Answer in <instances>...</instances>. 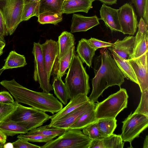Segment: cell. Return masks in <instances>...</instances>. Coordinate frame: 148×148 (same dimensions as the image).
<instances>
[{
  "instance_id": "1",
  "label": "cell",
  "mask_w": 148,
  "mask_h": 148,
  "mask_svg": "<svg viewBox=\"0 0 148 148\" xmlns=\"http://www.w3.org/2000/svg\"><path fill=\"white\" fill-rule=\"evenodd\" d=\"M0 84L8 90L18 103L25 104L53 114L63 108L61 102L53 94L29 90L17 83L14 79L3 80Z\"/></svg>"
},
{
  "instance_id": "2",
  "label": "cell",
  "mask_w": 148,
  "mask_h": 148,
  "mask_svg": "<svg viewBox=\"0 0 148 148\" xmlns=\"http://www.w3.org/2000/svg\"><path fill=\"white\" fill-rule=\"evenodd\" d=\"M100 66L92 80V90L88 97L94 102L103 91L110 86L117 85L121 87L124 82L125 77L117 65L112 54L106 49L101 50Z\"/></svg>"
},
{
  "instance_id": "3",
  "label": "cell",
  "mask_w": 148,
  "mask_h": 148,
  "mask_svg": "<svg viewBox=\"0 0 148 148\" xmlns=\"http://www.w3.org/2000/svg\"><path fill=\"white\" fill-rule=\"evenodd\" d=\"M89 80L82 62L75 52L65 79L70 99L80 94L87 95L90 90Z\"/></svg>"
},
{
  "instance_id": "4",
  "label": "cell",
  "mask_w": 148,
  "mask_h": 148,
  "mask_svg": "<svg viewBox=\"0 0 148 148\" xmlns=\"http://www.w3.org/2000/svg\"><path fill=\"white\" fill-rule=\"evenodd\" d=\"M50 117V116L45 112L18 103L15 110L5 120L16 123L29 131L40 127Z\"/></svg>"
},
{
  "instance_id": "5",
  "label": "cell",
  "mask_w": 148,
  "mask_h": 148,
  "mask_svg": "<svg viewBox=\"0 0 148 148\" xmlns=\"http://www.w3.org/2000/svg\"><path fill=\"white\" fill-rule=\"evenodd\" d=\"M128 97L126 89L121 88L103 101L98 102L95 108L96 119L106 118H116L120 112L127 107Z\"/></svg>"
},
{
  "instance_id": "6",
  "label": "cell",
  "mask_w": 148,
  "mask_h": 148,
  "mask_svg": "<svg viewBox=\"0 0 148 148\" xmlns=\"http://www.w3.org/2000/svg\"><path fill=\"white\" fill-rule=\"evenodd\" d=\"M56 139L52 140L41 148H89L92 140L81 130L68 128Z\"/></svg>"
},
{
  "instance_id": "7",
  "label": "cell",
  "mask_w": 148,
  "mask_h": 148,
  "mask_svg": "<svg viewBox=\"0 0 148 148\" xmlns=\"http://www.w3.org/2000/svg\"><path fill=\"white\" fill-rule=\"evenodd\" d=\"M23 0H0V10L8 34H12L21 22Z\"/></svg>"
},
{
  "instance_id": "8",
  "label": "cell",
  "mask_w": 148,
  "mask_h": 148,
  "mask_svg": "<svg viewBox=\"0 0 148 148\" xmlns=\"http://www.w3.org/2000/svg\"><path fill=\"white\" fill-rule=\"evenodd\" d=\"M122 123V140L124 142H129L130 147H132V141L148 127V116L139 113L132 114V112Z\"/></svg>"
},
{
  "instance_id": "9",
  "label": "cell",
  "mask_w": 148,
  "mask_h": 148,
  "mask_svg": "<svg viewBox=\"0 0 148 148\" xmlns=\"http://www.w3.org/2000/svg\"><path fill=\"white\" fill-rule=\"evenodd\" d=\"M32 51L34 58V70L33 78L40 84V88L43 92L49 93L53 90L52 86L49 80L44 62L41 44L38 42L34 43Z\"/></svg>"
},
{
  "instance_id": "10",
  "label": "cell",
  "mask_w": 148,
  "mask_h": 148,
  "mask_svg": "<svg viewBox=\"0 0 148 148\" xmlns=\"http://www.w3.org/2000/svg\"><path fill=\"white\" fill-rule=\"evenodd\" d=\"M118 17L121 32L133 35L138 25L137 16L131 4L126 3L118 9Z\"/></svg>"
},
{
  "instance_id": "11",
  "label": "cell",
  "mask_w": 148,
  "mask_h": 148,
  "mask_svg": "<svg viewBox=\"0 0 148 148\" xmlns=\"http://www.w3.org/2000/svg\"><path fill=\"white\" fill-rule=\"evenodd\" d=\"M147 50L141 56L128 60L138 83L141 92L148 90V59Z\"/></svg>"
},
{
  "instance_id": "12",
  "label": "cell",
  "mask_w": 148,
  "mask_h": 148,
  "mask_svg": "<svg viewBox=\"0 0 148 148\" xmlns=\"http://www.w3.org/2000/svg\"><path fill=\"white\" fill-rule=\"evenodd\" d=\"M96 103L90 100L48 125L60 128L67 129L73 124L84 114L95 107Z\"/></svg>"
},
{
  "instance_id": "13",
  "label": "cell",
  "mask_w": 148,
  "mask_h": 148,
  "mask_svg": "<svg viewBox=\"0 0 148 148\" xmlns=\"http://www.w3.org/2000/svg\"><path fill=\"white\" fill-rule=\"evenodd\" d=\"M41 47L46 71L50 80L54 63L58 58V42L51 39L47 40L44 43L41 44Z\"/></svg>"
},
{
  "instance_id": "14",
  "label": "cell",
  "mask_w": 148,
  "mask_h": 148,
  "mask_svg": "<svg viewBox=\"0 0 148 148\" xmlns=\"http://www.w3.org/2000/svg\"><path fill=\"white\" fill-rule=\"evenodd\" d=\"M137 27L138 29L135 36L134 47L131 58L141 56L148 50V25L141 17Z\"/></svg>"
},
{
  "instance_id": "15",
  "label": "cell",
  "mask_w": 148,
  "mask_h": 148,
  "mask_svg": "<svg viewBox=\"0 0 148 148\" xmlns=\"http://www.w3.org/2000/svg\"><path fill=\"white\" fill-rule=\"evenodd\" d=\"M135 37L126 36L122 40L118 39L111 47H108L110 51H113L124 60L131 58L133 53Z\"/></svg>"
},
{
  "instance_id": "16",
  "label": "cell",
  "mask_w": 148,
  "mask_h": 148,
  "mask_svg": "<svg viewBox=\"0 0 148 148\" xmlns=\"http://www.w3.org/2000/svg\"><path fill=\"white\" fill-rule=\"evenodd\" d=\"M100 18L96 15L87 17L73 14V15L71 33L85 32L99 25Z\"/></svg>"
},
{
  "instance_id": "17",
  "label": "cell",
  "mask_w": 148,
  "mask_h": 148,
  "mask_svg": "<svg viewBox=\"0 0 148 148\" xmlns=\"http://www.w3.org/2000/svg\"><path fill=\"white\" fill-rule=\"evenodd\" d=\"M100 19L104 22L106 27L111 30L121 32L119 23L118 10L103 4L100 10Z\"/></svg>"
},
{
  "instance_id": "18",
  "label": "cell",
  "mask_w": 148,
  "mask_h": 148,
  "mask_svg": "<svg viewBox=\"0 0 148 148\" xmlns=\"http://www.w3.org/2000/svg\"><path fill=\"white\" fill-rule=\"evenodd\" d=\"M87 95L80 94L71 99L69 103L54 115L50 116V123L54 122L89 101Z\"/></svg>"
},
{
  "instance_id": "19",
  "label": "cell",
  "mask_w": 148,
  "mask_h": 148,
  "mask_svg": "<svg viewBox=\"0 0 148 148\" xmlns=\"http://www.w3.org/2000/svg\"><path fill=\"white\" fill-rule=\"evenodd\" d=\"M92 3L89 0L64 1L62 7V13L67 14L77 12L87 13L92 8Z\"/></svg>"
},
{
  "instance_id": "20",
  "label": "cell",
  "mask_w": 148,
  "mask_h": 148,
  "mask_svg": "<svg viewBox=\"0 0 148 148\" xmlns=\"http://www.w3.org/2000/svg\"><path fill=\"white\" fill-rule=\"evenodd\" d=\"M75 47H71L66 54L59 61L57 59L54 63L52 73L62 77L65 74L66 70L69 68L71 62L75 51Z\"/></svg>"
},
{
  "instance_id": "21",
  "label": "cell",
  "mask_w": 148,
  "mask_h": 148,
  "mask_svg": "<svg viewBox=\"0 0 148 148\" xmlns=\"http://www.w3.org/2000/svg\"><path fill=\"white\" fill-rule=\"evenodd\" d=\"M96 50L89 44L85 38H82L78 42L76 51L83 63L89 67L91 66L92 62Z\"/></svg>"
},
{
  "instance_id": "22",
  "label": "cell",
  "mask_w": 148,
  "mask_h": 148,
  "mask_svg": "<svg viewBox=\"0 0 148 148\" xmlns=\"http://www.w3.org/2000/svg\"><path fill=\"white\" fill-rule=\"evenodd\" d=\"M75 39L71 33L66 31L63 32L58 37L57 41L59 54L57 60H59L67 52L70 48L74 45Z\"/></svg>"
},
{
  "instance_id": "23",
  "label": "cell",
  "mask_w": 148,
  "mask_h": 148,
  "mask_svg": "<svg viewBox=\"0 0 148 148\" xmlns=\"http://www.w3.org/2000/svg\"><path fill=\"white\" fill-rule=\"evenodd\" d=\"M111 52L117 65L125 77L138 85L134 71L128 60H124L114 52Z\"/></svg>"
},
{
  "instance_id": "24",
  "label": "cell",
  "mask_w": 148,
  "mask_h": 148,
  "mask_svg": "<svg viewBox=\"0 0 148 148\" xmlns=\"http://www.w3.org/2000/svg\"><path fill=\"white\" fill-rule=\"evenodd\" d=\"M64 0H40L39 1L38 13L52 12L62 14Z\"/></svg>"
},
{
  "instance_id": "25",
  "label": "cell",
  "mask_w": 148,
  "mask_h": 148,
  "mask_svg": "<svg viewBox=\"0 0 148 148\" xmlns=\"http://www.w3.org/2000/svg\"><path fill=\"white\" fill-rule=\"evenodd\" d=\"M61 78L57 76L55 77L52 86L57 97L64 105H66L70 98L67 88Z\"/></svg>"
},
{
  "instance_id": "26",
  "label": "cell",
  "mask_w": 148,
  "mask_h": 148,
  "mask_svg": "<svg viewBox=\"0 0 148 148\" xmlns=\"http://www.w3.org/2000/svg\"><path fill=\"white\" fill-rule=\"evenodd\" d=\"M0 130L8 136L25 134L28 131L24 127L15 122L5 120L0 124Z\"/></svg>"
},
{
  "instance_id": "27",
  "label": "cell",
  "mask_w": 148,
  "mask_h": 148,
  "mask_svg": "<svg viewBox=\"0 0 148 148\" xmlns=\"http://www.w3.org/2000/svg\"><path fill=\"white\" fill-rule=\"evenodd\" d=\"M27 64L25 57L14 51H10L2 67L4 70L23 67Z\"/></svg>"
},
{
  "instance_id": "28",
  "label": "cell",
  "mask_w": 148,
  "mask_h": 148,
  "mask_svg": "<svg viewBox=\"0 0 148 148\" xmlns=\"http://www.w3.org/2000/svg\"><path fill=\"white\" fill-rule=\"evenodd\" d=\"M95 108V107L92 108L84 114L69 128L81 130L95 122L97 120Z\"/></svg>"
},
{
  "instance_id": "29",
  "label": "cell",
  "mask_w": 148,
  "mask_h": 148,
  "mask_svg": "<svg viewBox=\"0 0 148 148\" xmlns=\"http://www.w3.org/2000/svg\"><path fill=\"white\" fill-rule=\"evenodd\" d=\"M116 118H103L98 119L97 123L104 137L112 134L117 126Z\"/></svg>"
},
{
  "instance_id": "30",
  "label": "cell",
  "mask_w": 148,
  "mask_h": 148,
  "mask_svg": "<svg viewBox=\"0 0 148 148\" xmlns=\"http://www.w3.org/2000/svg\"><path fill=\"white\" fill-rule=\"evenodd\" d=\"M66 129L50 127L48 125L32 129L27 133L28 134H39L46 136L57 135L58 136L63 134Z\"/></svg>"
},
{
  "instance_id": "31",
  "label": "cell",
  "mask_w": 148,
  "mask_h": 148,
  "mask_svg": "<svg viewBox=\"0 0 148 148\" xmlns=\"http://www.w3.org/2000/svg\"><path fill=\"white\" fill-rule=\"evenodd\" d=\"M39 2L24 4L21 14V22L27 21L34 16L38 17L39 15Z\"/></svg>"
},
{
  "instance_id": "32",
  "label": "cell",
  "mask_w": 148,
  "mask_h": 148,
  "mask_svg": "<svg viewBox=\"0 0 148 148\" xmlns=\"http://www.w3.org/2000/svg\"><path fill=\"white\" fill-rule=\"evenodd\" d=\"M38 21L40 24L56 25L62 20V14L52 12H46L39 14Z\"/></svg>"
},
{
  "instance_id": "33",
  "label": "cell",
  "mask_w": 148,
  "mask_h": 148,
  "mask_svg": "<svg viewBox=\"0 0 148 148\" xmlns=\"http://www.w3.org/2000/svg\"><path fill=\"white\" fill-rule=\"evenodd\" d=\"M104 148H123L124 142L121 135L113 133L102 139Z\"/></svg>"
},
{
  "instance_id": "34",
  "label": "cell",
  "mask_w": 148,
  "mask_h": 148,
  "mask_svg": "<svg viewBox=\"0 0 148 148\" xmlns=\"http://www.w3.org/2000/svg\"><path fill=\"white\" fill-rule=\"evenodd\" d=\"M57 135L46 136L39 134H21L17 136L18 138L22 139L33 142L47 143L58 136Z\"/></svg>"
},
{
  "instance_id": "35",
  "label": "cell",
  "mask_w": 148,
  "mask_h": 148,
  "mask_svg": "<svg viewBox=\"0 0 148 148\" xmlns=\"http://www.w3.org/2000/svg\"><path fill=\"white\" fill-rule=\"evenodd\" d=\"M82 132L84 134L88 135L91 140L102 139L104 138L99 128L96 121L84 128Z\"/></svg>"
},
{
  "instance_id": "36",
  "label": "cell",
  "mask_w": 148,
  "mask_h": 148,
  "mask_svg": "<svg viewBox=\"0 0 148 148\" xmlns=\"http://www.w3.org/2000/svg\"><path fill=\"white\" fill-rule=\"evenodd\" d=\"M18 103L7 104L0 103V124L7 118L16 109Z\"/></svg>"
},
{
  "instance_id": "37",
  "label": "cell",
  "mask_w": 148,
  "mask_h": 148,
  "mask_svg": "<svg viewBox=\"0 0 148 148\" xmlns=\"http://www.w3.org/2000/svg\"><path fill=\"white\" fill-rule=\"evenodd\" d=\"M141 92L140 103L134 113L142 114L148 116V90Z\"/></svg>"
},
{
  "instance_id": "38",
  "label": "cell",
  "mask_w": 148,
  "mask_h": 148,
  "mask_svg": "<svg viewBox=\"0 0 148 148\" xmlns=\"http://www.w3.org/2000/svg\"><path fill=\"white\" fill-rule=\"evenodd\" d=\"M86 40L90 45L96 51L99 48L111 47L113 44V43L103 41L94 38H91Z\"/></svg>"
},
{
  "instance_id": "39",
  "label": "cell",
  "mask_w": 148,
  "mask_h": 148,
  "mask_svg": "<svg viewBox=\"0 0 148 148\" xmlns=\"http://www.w3.org/2000/svg\"><path fill=\"white\" fill-rule=\"evenodd\" d=\"M14 148H40V146L33 144L27 140L20 138L13 142Z\"/></svg>"
},
{
  "instance_id": "40",
  "label": "cell",
  "mask_w": 148,
  "mask_h": 148,
  "mask_svg": "<svg viewBox=\"0 0 148 148\" xmlns=\"http://www.w3.org/2000/svg\"><path fill=\"white\" fill-rule=\"evenodd\" d=\"M148 0H131V2L134 4L139 16L143 17L144 7Z\"/></svg>"
},
{
  "instance_id": "41",
  "label": "cell",
  "mask_w": 148,
  "mask_h": 148,
  "mask_svg": "<svg viewBox=\"0 0 148 148\" xmlns=\"http://www.w3.org/2000/svg\"><path fill=\"white\" fill-rule=\"evenodd\" d=\"M0 103L7 104H14L16 103L12 97L9 92L3 91L0 92Z\"/></svg>"
},
{
  "instance_id": "42",
  "label": "cell",
  "mask_w": 148,
  "mask_h": 148,
  "mask_svg": "<svg viewBox=\"0 0 148 148\" xmlns=\"http://www.w3.org/2000/svg\"><path fill=\"white\" fill-rule=\"evenodd\" d=\"M8 34L3 18L0 10V35L4 37Z\"/></svg>"
},
{
  "instance_id": "43",
  "label": "cell",
  "mask_w": 148,
  "mask_h": 148,
  "mask_svg": "<svg viewBox=\"0 0 148 148\" xmlns=\"http://www.w3.org/2000/svg\"><path fill=\"white\" fill-rule=\"evenodd\" d=\"M104 148L102 139L92 140L89 148Z\"/></svg>"
},
{
  "instance_id": "44",
  "label": "cell",
  "mask_w": 148,
  "mask_h": 148,
  "mask_svg": "<svg viewBox=\"0 0 148 148\" xmlns=\"http://www.w3.org/2000/svg\"><path fill=\"white\" fill-rule=\"evenodd\" d=\"M7 136L0 130V142L4 144L7 139Z\"/></svg>"
},
{
  "instance_id": "45",
  "label": "cell",
  "mask_w": 148,
  "mask_h": 148,
  "mask_svg": "<svg viewBox=\"0 0 148 148\" xmlns=\"http://www.w3.org/2000/svg\"><path fill=\"white\" fill-rule=\"evenodd\" d=\"M101 1L104 4H108V5H112L113 4H116L117 0H98Z\"/></svg>"
},
{
  "instance_id": "46",
  "label": "cell",
  "mask_w": 148,
  "mask_h": 148,
  "mask_svg": "<svg viewBox=\"0 0 148 148\" xmlns=\"http://www.w3.org/2000/svg\"><path fill=\"white\" fill-rule=\"evenodd\" d=\"M143 148H148V135L146 136L143 144Z\"/></svg>"
},
{
  "instance_id": "47",
  "label": "cell",
  "mask_w": 148,
  "mask_h": 148,
  "mask_svg": "<svg viewBox=\"0 0 148 148\" xmlns=\"http://www.w3.org/2000/svg\"><path fill=\"white\" fill-rule=\"evenodd\" d=\"M3 148H14L13 145L12 143H5L3 145Z\"/></svg>"
},
{
  "instance_id": "48",
  "label": "cell",
  "mask_w": 148,
  "mask_h": 148,
  "mask_svg": "<svg viewBox=\"0 0 148 148\" xmlns=\"http://www.w3.org/2000/svg\"><path fill=\"white\" fill-rule=\"evenodd\" d=\"M40 0H23L24 4L33 2H39Z\"/></svg>"
},
{
  "instance_id": "49",
  "label": "cell",
  "mask_w": 148,
  "mask_h": 148,
  "mask_svg": "<svg viewBox=\"0 0 148 148\" xmlns=\"http://www.w3.org/2000/svg\"><path fill=\"white\" fill-rule=\"evenodd\" d=\"M5 45V43L0 40V50L3 49Z\"/></svg>"
},
{
  "instance_id": "50",
  "label": "cell",
  "mask_w": 148,
  "mask_h": 148,
  "mask_svg": "<svg viewBox=\"0 0 148 148\" xmlns=\"http://www.w3.org/2000/svg\"><path fill=\"white\" fill-rule=\"evenodd\" d=\"M0 40L1 41L5 43V40L4 38V37L0 35Z\"/></svg>"
},
{
  "instance_id": "51",
  "label": "cell",
  "mask_w": 148,
  "mask_h": 148,
  "mask_svg": "<svg viewBox=\"0 0 148 148\" xmlns=\"http://www.w3.org/2000/svg\"><path fill=\"white\" fill-rule=\"evenodd\" d=\"M4 70V69L2 68L1 69H0V76L2 73L3 71Z\"/></svg>"
},
{
  "instance_id": "52",
  "label": "cell",
  "mask_w": 148,
  "mask_h": 148,
  "mask_svg": "<svg viewBox=\"0 0 148 148\" xmlns=\"http://www.w3.org/2000/svg\"><path fill=\"white\" fill-rule=\"evenodd\" d=\"M4 144L0 142V148H2Z\"/></svg>"
},
{
  "instance_id": "53",
  "label": "cell",
  "mask_w": 148,
  "mask_h": 148,
  "mask_svg": "<svg viewBox=\"0 0 148 148\" xmlns=\"http://www.w3.org/2000/svg\"><path fill=\"white\" fill-rule=\"evenodd\" d=\"M3 49L0 50V56L3 53Z\"/></svg>"
},
{
  "instance_id": "54",
  "label": "cell",
  "mask_w": 148,
  "mask_h": 148,
  "mask_svg": "<svg viewBox=\"0 0 148 148\" xmlns=\"http://www.w3.org/2000/svg\"><path fill=\"white\" fill-rule=\"evenodd\" d=\"M92 3L95 0H89Z\"/></svg>"
},
{
  "instance_id": "55",
  "label": "cell",
  "mask_w": 148,
  "mask_h": 148,
  "mask_svg": "<svg viewBox=\"0 0 148 148\" xmlns=\"http://www.w3.org/2000/svg\"><path fill=\"white\" fill-rule=\"evenodd\" d=\"M68 0H64V1H68Z\"/></svg>"
}]
</instances>
